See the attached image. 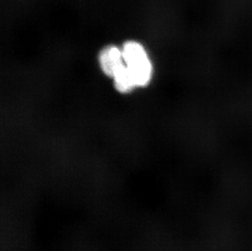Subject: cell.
Instances as JSON below:
<instances>
[{
    "mask_svg": "<svg viewBox=\"0 0 252 251\" xmlns=\"http://www.w3.org/2000/svg\"><path fill=\"white\" fill-rule=\"evenodd\" d=\"M99 63L104 74L113 78L125 64L123 51L114 46L104 48L99 56Z\"/></svg>",
    "mask_w": 252,
    "mask_h": 251,
    "instance_id": "7a4b0ae2",
    "label": "cell"
},
{
    "mask_svg": "<svg viewBox=\"0 0 252 251\" xmlns=\"http://www.w3.org/2000/svg\"><path fill=\"white\" fill-rule=\"evenodd\" d=\"M122 51L125 64L133 76L136 87L147 86L152 78L153 66L145 48L137 42L129 41Z\"/></svg>",
    "mask_w": 252,
    "mask_h": 251,
    "instance_id": "6da1fadb",
    "label": "cell"
},
{
    "mask_svg": "<svg viewBox=\"0 0 252 251\" xmlns=\"http://www.w3.org/2000/svg\"><path fill=\"white\" fill-rule=\"evenodd\" d=\"M113 79L115 88L119 93H130L134 88H137L133 76L126 64H124V66L113 76Z\"/></svg>",
    "mask_w": 252,
    "mask_h": 251,
    "instance_id": "3957f363",
    "label": "cell"
}]
</instances>
